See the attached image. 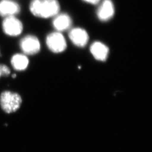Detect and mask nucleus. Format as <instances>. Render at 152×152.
<instances>
[{
	"mask_svg": "<svg viewBox=\"0 0 152 152\" xmlns=\"http://www.w3.org/2000/svg\"><path fill=\"white\" fill-rule=\"evenodd\" d=\"M60 6L58 0H32L29 10L34 16L47 19L59 13Z\"/></svg>",
	"mask_w": 152,
	"mask_h": 152,
	"instance_id": "f257e3e1",
	"label": "nucleus"
},
{
	"mask_svg": "<svg viewBox=\"0 0 152 152\" xmlns=\"http://www.w3.org/2000/svg\"><path fill=\"white\" fill-rule=\"evenodd\" d=\"M22 104V97L16 92L6 90L0 94V107L7 114L16 112Z\"/></svg>",
	"mask_w": 152,
	"mask_h": 152,
	"instance_id": "f03ea898",
	"label": "nucleus"
},
{
	"mask_svg": "<svg viewBox=\"0 0 152 152\" xmlns=\"http://www.w3.org/2000/svg\"><path fill=\"white\" fill-rule=\"evenodd\" d=\"M46 42L49 50L54 53H61L66 48V42L64 36L59 32L50 33L47 36Z\"/></svg>",
	"mask_w": 152,
	"mask_h": 152,
	"instance_id": "7ed1b4c3",
	"label": "nucleus"
},
{
	"mask_svg": "<svg viewBox=\"0 0 152 152\" xmlns=\"http://www.w3.org/2000/svg\"><path fill=\"white\" fill-rule=\"evenodd\" d=\"M2 27L4 32L11 37L19 36L23 31L22 22L15 16L5 18L2 23Z\"/></svg>",
	"mask_w": 152,
	"mask_h": 152,
	"instance_id": "20e7f679",
	"label": "nucleus"
},
{
	"mask_svg": "<svg viewBox=\"0 0 152 152\" xmlns=\"http://www.w3.org/2000/svg\"><path fill=\"white\" fill-rule=\"evenodd\" d=\"M20 48L24 54H37L41 49V44L38 38L32 34L24 36L20 41Z\"/></svg>",
	"mask_w": 152,
	"mask_h": 152,
	"instance_id": "39448f33",
	"label": "nucleus"
},
{
	"mask_svg": "<svg viewBox=\"0 0 152 152\" xmlns=\"http://www.w3.org/2000/svg\"><path fill=\"white\" fill-rule=\"evenodd\" d=\"M69 38L76 46L83 48L88 42L89 36L85 29L82 28H75L69 31Z\"/></svg>",
	"mask_w": 152,
	"mask_h": 152,
	"instance_id": "423d86ee",
	"label": "nucleus"
},
{
	"mask_svg": "<svg viewBox=\"0 0 152 152\" xmlns=\"http://www.w3.org/2000/svg\"><path fill=\"white\" fill-rule=\"evenodd\" d=\"M114 4L112 0H103L99 6L96 15L102 22H107L110 20L114 15Z\"/></svg>",
	"mask_w": 152,
	"mask_h": 152,
	"instance_id": "0eeeda50",
	"label": "nucleus"
},
{
	"mask_svg": "<svg viewBox=\"0 0 152 152\" xmlns=\"http://www.w3.org/2000/svg\"><path fill=\"white\" fill-rule=\"evenodd\" d=\"M20 6L13 0H0V16H15L20 12Z\"/></svg>",
	"mask_w": 152,
	"mask_h": 152,
	"instance_id": "6e6552de",
	"label": "nucleus"
},
{
	"mask_svg": "<svg viewBox=\"0 0 152 152\" xmlns=\"http://www.w3.org/2000/svg\"><path fill=\"white\" fill-rule=\"evenodd\" d=\"M72 24L71 16L66 13H59L54 16L53 25L57 32H64L70 29Z\"/></svg>",
	"mask_w": 152,
	"mask_h": 152,
	"instance_id": "1a4fd4ad",
	"label": "nucleus"
},
{
	"mask_svg": "<svg viewBox=\"0 0 152 152\" xmlns=\"http://www.w3.org/2000/svg\"><path fill=\"white\" fill-rule=\"evenodd\" d=\"M108 47L105 44L100 42L95 41L90 46V52L95 59L104 61L108 58L109 54Z\"/></svg>",
	"mask_w": 152,
	"mask_h": 152,
	"instance_id": "9d476101",
	"label": "nucleus"
},
{
	"mask_svg": "<svg viewBox=\"0 0 152 152\" xmlns=\"http://www.w3.org/2000/svg\"><path fill=\"white\" fill-rule=\"evenodd\" d=\"M11 64L12 68L16 71H24L29 65V59L26 55L15 54L11 58Z\"/></svg>",
	"mask_w": 152,
	"mask_h": 152,
	"instance_id": "9b49d317",
	"label": "nucleus"
},
{
	"mask_svg": "<svg viewBox=\"0 0 152 152\" xmlns=\"http://www.w3.org/2000/svg\"><path fill=\"white\" fill-rule=\"evenodd\" d=\"M11 73L10 69L5 64H0V78L2 77H7Z\"/></svg>",
	"mask_w": 152,
	"mask_h": 152,
	"instance_id": "f8f14e48",
	"label": "nucleus"
},
{
	"mask_svg": "<svg viewBox=\"0 0 152 152\" xmlns=\"http://www.w3.org/2000/svg\"><path fill=\"white\" fill-rule=\"evenodd\" d=\"M83 1L87 3H88V4H92V5L97 4L100 1V0H83Z\"/></svg>",
	"mask_w": 152,
	"mask_h": 152,
	"instance_id": "ddd939ff",
	"label": "nucleus"
},
{
	"mask_svg": "<svg viewBox=\"0 0 152 152\" xmlns=\"http://www.w3.org/2000/svg\"><path fill=\"white\" fill-rule=\"evenodd\" d=\"M16 74H13V75H12V78H16Z\"/></svg>",
	"mask_w": 152,
	"mask_h": 152,
	"instance_id": "4468645a",
	"label": "nucleus"
}]
</instances>
